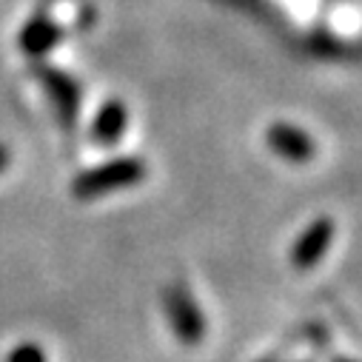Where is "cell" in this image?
Wrapping results in <instances>:
<instances>
[{
	"label": "cell",
	"mask_w": 362,
	"mask_h": 362,
	"mask_svg": "<svg viewBox=\"0 0 362 362\" xmlns=\"http://www.w3.org/2000/svg\"><path fill=\"white\" fill-rule=\"evenodd\" d=\"M265 146L277 157H283L286 163H297V165L308 163L317 151V143L311 140V134L294 123H286V120L271 123L265 129Z\"/></svg>",
	"instance_id": "3957f363"
},
{
	"label": "cell",
	"mask_w": 362,
	"mask_h": 362,
	"mask_svg": "<svg viewBox=\"0 0 362 362\" xmlns=\"http://www.w3.org/2000/svg\"><path fill=\"white\" fill-rule=\"evenodd\" d=\"M334 362H354V359H334Z\"/></svg>",
	"instance_id": "30bf717a"
},
{
	"label": "cell",
	"mask_w": 362,
	"mask_h": 362,
	"mask_svg": "<svg viewBox=\"0 0 362 362\" xmlns=\"http://www.w3.org/2000/svg\"><path fill=\"white\" fill-rule=\"evenodd\" d=\"M9 165V148L6 146H0V171H4Z\"/></svg>",
	"instance_id": "9c48e42d"
},
{
	"label": "cell",
	"mask_w": 362,
	"mask_h": 362,
	"mask_svg": "<svg viewBox=\"0 0 362 362\" xmlns=\"http://www.w3.org/2000/svg\"><path fill=\"white\" fill-rule=\"evenodd\" d=\"M6 362H46V354L35 342H23L6 356Z\"/></svg>",
	"instance_id": "ba28073f"
},
{
	"label": "cell",
	"mask_w": 362,
	"mask_h": 362,
	"mask_svg": "<svg viewBox=\"0 0 362 362\" xmlns=\"http://www.w3.org/2000/svg\"><path fill=\"white\" fill-rule=\"evenodd\" d=\"M60 37H63V29H60L52 18L35 15V18L26 21V26L21 29L18 46H21V52H23L26 57L40 60V57H46V54L60 43Z\"/></svg>",
	"instance_id": "8992f818"
},
{
	"label": "cell",
	"mask_w": 362,
	"mask_h": 362,
	"mask_svg": "<svg viewBox=\"0 0 362 362\" xmlns=\"http://www.w3.org/2000/svg\"><path fill=\"white\" fill-rule=\"evenodd\" d=\"M165 314H168V325H171L174 337L183 345L203 342V337H206V317H203L200 305L194 303V297L189 294V288L171 286L165 291Z\"/></svg>",
	"instance_id": "7a4b0ae2"
},
{
	"label": "cell",
	"mask_w": 362,
	"mask_h": 362,
	"mask_svg": "<svg viewBox=\"0 0 362 362\" xmlns=\"http://www.w3.org/2000/svg\"><path fill=\"white\" fill-rule=\"evenodd\" d=\"M143 177H146V163L140 157H117L88 171H80L71 183V194L77 200H95L109 192L137 186Z\"/></svg>",
	"instance_id": "6da1fadb"
},
{
	"label": "cell",
	"mask_w": 362,
	"mask_h": 362,
	"mask_svg": "<svg viewBox=\"0 0 362 362\" xmlns=\"http://www.w3.org/2000/svg\"><path fill=\"white\" fill-rule=\"evenodd\" d=\"M126 126H129V109H126L123 100L112 98L95 115V120H92V137L100 146H115V143H120Z\"/></svg>",
	"instance_id": "52a82bcc"
},
{
	"label": "cell",
	"mask_w": 362,
	"mask_h": 362,
	"mask_svg": "<svg viewBox=\"0 0 362 362\" xmlns=\"http://www.w3.org/2000/svg\"><path fill=\"white\" fill-rule=\"evenodd\" d=\"M37 77L43 80L46 92L63 120V126H74L77 120V109H80V86L60 69H52V66H35Z\"/></svg>",
	"instance_id": "277c9868"
},
{
	"label": "cell",
	"mask_w": 362,
	"mask_h": 362,
	"mask_svg": "<svg viewBox=\"0 0 362 362\" xmlns=\"http://www.w3.org/2000/svg\"><path fill=\"white\" fill-rule=\"evenodd\" d=\"M331 240H334V220H331V217L314 220V223L297 237V243L291 245V265L300 268V271L314 268V265L325 257Z\"/></svg>",
	"instance_id": "5b68a950"
}]
</instances>
